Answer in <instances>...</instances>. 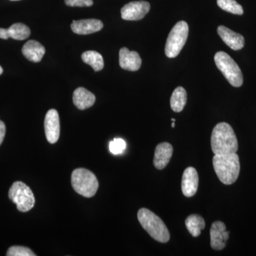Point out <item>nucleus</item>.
Instances as JSON below:
<instances>
[{
  "label": "nucleus",
  "mask_w": 256,
  "mask_h": 256,
  "mask_svg": "<svg viewBox=\"0 0 256 256\" xmlns=\"http://www.w3.org/2000/svg\"><path fill=\"white\" fill-rule=\"evenodd\" d=\"M126 142L121 138H116L109 144V149L112 154H119L126 150Z\"/></svg>",
  "instance_id": "nucleus-24"
},
{
  "label": "nucleus",
  "mask_w": 256,
  "mask_h": 256,
  "mask_svg": "<svg viewBox=\"0 0 256 256\" xmlns=\"http://www.w3.org/2000/svg\"><path fill=\"white\" fill-rule=\"evenodd\" d=\"M119 64L121 68L130 72H137L141 67L142 60L139 54L134 50H130L126 47L119 52Z\"/></svg>",
  "instance_id": "nucleus-11"
},
{
  "label": "nucleus",
  "mask_w": 256,
  "mask_h": 256,
  "mask_svg": "<svg viewBox=\"0 0 256 256\" xmlns=\"http://www.w3.org/2000/svg\"><path fill=\"white\" fill-rule=\"evenodd\" d=\"M104 28V24L96 18L74 21L72 24V31L79 35H87L100 31Z\"/></svg>",
  "instance_id": "nucleus-13"
},
{
  "label": "nucleus",
  "mask_w": 256,
  "mask_h": 256,
  "mask_svg": "<svg viewBox=\"0 0 256 256\" xmlns=\"http://www.w3.org/2000/svg\"><path fill=\"white\" fill-rule=\"evenodd\" d=\"M210 246L214 250H223L229 238V232L224 222L217 220L210 229Z\"/></svg>",
  "instance_id": "nucleus-10"
},
{
  "label": "nucleus",
  "mask_w": 256,
  "mask_h": 256,
  "mask_svg": "<svg viewBox=\"0 0 256 256\" xmlns=\"http://www.w3.org/2000/svg\"><path fill=\"white\" fill-rule=\"evenodd\" d=\"M45 134L48 142L55 144L58 142L60 136V120L58 112L50 109L47 112L44 120Z\"/></svg>",
  "instance_id": "nucleus-9"
},
{
  "label": "nucleus",
  "mask_w": 256,
  "mask_h": 256,
  "mask_svg": "<svg viewBox=\"0 0 256 256\" xmlns=\"http://www.w3.org/2000/svg\"><path fill=\"white\" fill-rule=\"evenodd\" d=\"M173 154V148L168 142L160 143L154 151L153 164L158 170H163L169 164Z\"/></svg>",
  "instance_id": "nucleus-15"
},
{
  "label": "nucleus",
  "mask_w": 256,
  "mask_h": 256,
  "mask_svg": "<svg viewBox=\"0 0 256 256\" xmlns=\"http://www.w3.org/2000/svg\"><path fill=\"white\" fill-rule=\"evenodd\" d=\"M22 54L25 58L30 62L38 63L41 62L46 50L43 45L35 40H30L24 45Z\"/></svg>",
  "instance_id": "nucleus-17"
},
{
  "label": "nucleus",
  "mask_w": 256,
  "mask_h": 256,
  "mask_svg": "<svg viewBox=\"0 0 256 256\" xmlns=\"http://www.w3.org/2000/svg\"><path fill=\"white\" fill-rule=\"evenodd\" d=\"M138 218L142 228L156 242H168L170 234L163 220L156 214L148 208H142L138 210Z\"/></svg>",
  "instance_id": "nucleus-3"
},
{
  "label": "nucleus",
  "mask_w": 256,
  "mask_h": 256,
  "mask_svg": "<svg viewBox=\"0 0 256 256\" xmlns=\"http://www.w3.org/2000/svg\"><path fill=\"white\" fill-rule=\"evenodd\" d=\"M0 38L2 40H8V28H0Z\"/></svg>",
  "instance_id": "nucleus-27"
},
{
  "label": "nucleus",
  "mask_w": 256,
  "mask_h": 256,
  "mask_svg": "<svg viewBox=\"0 0 256 256\" xmlns=\"http://www.w3.org/2000/svg\"><path fill=\"white\" fill-rule=\"evenodd\" d=\"M217 32L224 43L232 50H238L244 48L245 40L240 34L236 33L235 32L224 26H218Z\"/></svg>",
  "instance_id": "nucleus-14"
},
{
  "label": "nucleus",
  "mask_w": 256,
  "mask_h": 256,
  "mask_svg": "<svg viewBox=\"0 0 256 256\" xmlns=\"http://www.w3.org/2000/svg\"><path fill=\"white\" fill-rule=\"evenodd\" d=\"M172 122H175V119L174 118L172 119Z\"/></svg>",
  "instance_id": "nucleus-30"
},
{
  "label": "nucleus",
  "mask_w": 256,
  "mask_h": 256,
  "mask_svg": "<svg viewBox=\"0 0 256 256\" xmlns=\"http://www.w3.org/2000/svg\"><path fill=\"white\" fill-rule=\"evenodd\" d=\"M3 73V69L2 68L1 66H0V75H1Z\"/></svg>",
  "instance_id": "nucleus-28"
},
{
  "label": "nucleus",
  "mask_w": 256,
  "mask_h": 256,
  "mask_svg": "<svg viewBox=\"0 0 256 256\" xmlns=\"http://www.w3.org/2000/svg\"><path fill=\"white\" fill-rule=\"evenodd\" d=\"M66 4L68 6H90L94 4L92 0H65Z\"/></svg>",
  "instance_id": "nucleus-25"
},
{
  "label": "nucleus",
  "mask_w": 256,
  "mask_h": 256,
  "mask_svg": "<svg viewBox=\"0 0 256 256\" xmlns=\"http://www.w3.org/2000/svg\"><path fill=\"white\" fill-rule=\"evenodd\" d=\"M175 122H172V128H174V126H175V124H174Z\"/></svg>",
  "instance_id": "nucleus-29"
},
{
  "label": "nucleus",
  "mask_w": 256,
  "mask_h": 256,
  "mask_svg": "<svg viewBox=\"0 0 256 256\" xmlns=\"http://www.w3.org/2000/svg\"><path fill=\"white\" fill-rule=\"evenodd\" d=\"M150 10V4L148 2H131L121 9V16L127 21H138L144 18Z\"/></svg>",
  "instance_id": "nucleus-8"
},
{
  "label": "nucleus",
  "mask_w": 256,
  "mask_h": 256,
  "mask_svg": "<svg viewBox=\"0 0 256 256\" xmlns=\"http://www.w3.org/2000/svg\"><path fill=\"white\" fill-rule=\"evenodd\" d=\"M214 62L217 68L230 85L236 88L242 86L244 82L242 70L228 54L217 52L214 56Z\"/></svg>",
  "instance_id": "nucleus-5"
},
{
  "label": "nucleus",
  "mask_w": 256,
  "mask_h": 256,
  "mask_svg": "<svg viewBox=\"0 0 256 256\" xmlns=\"http://www.w3.org/2000/svg\"><path fill=\"white\" fill-rule=\"evenodd\" d=\"M82 62L90 66L96 72H100L104 67L102 55L95 50H87L82 55Z\"/></svg>",
  "instance_id": "nucleus-20"
},
{
  "label": "nucleus",
  "mask_w": 256,
  "mask_h": 256,
  "mask_svg": "<svg viewBox=\"0 0 256 256\" xmlns=\"http://www.w3.org/2000/svg\"><path fill=\"white\" fill-rule=\"evenodd\" d=\"M188 26L184 21L178 22L170 32L165 44V54L172 58L180 54L188 40Z\"/></svg>",
  "instance_id": "nucleus-6"
},
{
  "label": "nucleus",
  "mask_w": 256,
  "mask_h": 256,
  "mask_svg": "<svg viewBox=\"0 0 256 256\" xmlns=\"http://www.w3.org/2000/svg\"><path fill=\"white\" fill-rule=\"evenodd\" d=\"M213 166L216 174L224 184H232L238 180L240 164L236 153L214 154Z\"/></svg>",
  "instance_id": "nucleus-2"
},
{
  "label": "nucleus",
  "mask_w": 256,
  "mask_h": 256,
  "mask_svg": "<svg viewBox=\"0 0 256 256\" xmlns=\"http://www.w3.org/2000/svg\"><path fill=\"white\" fill-rule=\"evenodd\" d=\"M217 4L220 9L232 14L237 15L244 14V10L242 5L239 4L236 0H217Z\"/></svg>",
  "instance_id": "nucleus-22"
},
{
  "label": "nucleus",
  "mask_w": 256,
  "mask_h": 256,
  "mask_svg": "<svg viewBox=\"0 0 256 256\" xmlns=\"http://www.w3.org/2000/svg\"><path fill=\"white\" fill-rule=\"evenodd\" d=\"M11 1H18V0H11Z\"/></svg>",
  "instance_id": "nucleus-31"
},
{
  "label": "nucleus",
  "mask_w": 256,
  "mask_h": 256,
  "mask_svg": "<svg viewBox=\"0 0 256 256\" xmlns=\"http://www.w3.org/2000/svg\"><path fill=\"white\" fill-rule=\"evenodd\" d=\"M5 132H6V127H5V124L2 121L0 120V146H1L3 140H4Z\"/></svg>",
  "instance_id": "nucleus-26"
},
{
  "label": "nucleus",
  "mask_w": 256,
  "mask_h": 256,
  "mask_svg": "<svg viewBox=\"0 0 256 256\" xmlns=\"http://www.w3.org/2000/svg\"><path fill=\"white\" fill-rule=\"evenodd\" d=\"M188 100V94L183 87H178L172 92L170 98V106L173 111L180 112L183 110Z\"/></svg>",
  "instance_id": "nucleus-18"
},
{
  "label": "nucleus",
  "mask_w": 256,
  "mask_h": 256,
  "mask_svg": "<svg viewBox=\"0 0 256 256\" xmlns=\"http://www.w3.org/2000/svg\"><path fill=\"white\" fill-rule=\"evenodd\" d=\"M8 256H36L31 249L28 248L14 246L10 247L6 252Z\"/></svg>",
  "instance_id": "nucleus-23"
},
{
  "label": "nucleus",
  "mask_w": 256,
  "mask_h": 256,
  "mask_svg": "<svg viewBox=\"0 0 256 256\" xmlns=\"http://www.w3.org/2000/svg\"><path fill=\"white\" fill-rule=\"evenodd\" d=\"M9 198L16 205L20 212H28L35 204V198L31 188L22 182H15L9 191Z\"/></svg>",
  "instance_id": "nucleus-7"
},
{
  "label": "nucleus",
  "mask_w": 256,
  "mask_h": 256,
  "mask_svg": "<svg viewBox=\"0 0 256 256\" xmlns=\"http://www.w3.org/2000/svg\"><path fill=\"white\" fill-rule=\"evenodd\" d=\"M73 102L79 110H86L94 105L96 96L84 88H78L74 92Z\"/></svg>",
  "instance_id": "nucleus-16"
},
{
  "label": "nucleus",
  "mask_w": 256,
  "mask_h": 256,
  "mask_svg": "<svg viewBox=\"0 0 256 256\" xmlns=\"http://www.w3.org/2000/svg\"><path fill=\"white\" fill-rule=\"evenodd\" d=\"M210 146L214 154L236 153L238 140L232 126L224 122L217 124L212 131Z\"/></svg>",
  "instance_id": "nucleus-1"
},
{
  "label": "nucleus",
  "mask_w": 256,
  "mask_h": 256,
  "mask_svg": "<svg viewBox=\"0 0 256 256\" xmlns=\"http://www.w3.org/2000/svg\"><path fill=\"white\" fill-rule=\"evenodd\" d=\"M186 228L192 236L198 237L201 234L202 230L205 228V220L198 214L188 216L185 220Z\"/></svg>",
  "instance_id": "nucleus-19"
},
{
  "label": "nucleus",
  "mask_w": 256,
  "mask_h": 256,
  "mask_svg": "<svg viewBox=\"0 0 256 256\" xmlns=\"http://www.w3.org/2000/svg\"><path fill=\"white\" fill-rule=\"evenodd\" d=\"M198 186V175L195 168H186L182 178V190L185 196L192 197L196 193Z\"/></svg>",
  "instance_id": "nucleus-12"
},
{
  "label": "nucleus",
  "mask_w": 256,
  "mask_h": 256,
  "mask_svg": "<svg viewBox=\"0 0 256 256\" xmlns=\"http://www.w3.org/2000/svg\"><path fill=\"white\" fill-rule=\"evenodd\" d=\"M8 36L15 40H25L31 34L30 28L22 23H16L8 28Z\"/></svg>",
  "instance_id": "nucleus-21"
},
{
  "label": "nucleus",
  "mask_w": 256,
  "mask_h": 256,
  "mask_svg": "<svg viewBox=\"0 0 256 256\" xmlns=\"http://www.w3.org/2000/svg\"><path fill=\"white\" fill-rule=\"evenodd\" d=\"M72 184L78 194L86 198L95 196L99 186L96 175L84 168H78L72 172Z\"/></svg>",
  "instance_id": "nucleus-4"
}]
</instances>
